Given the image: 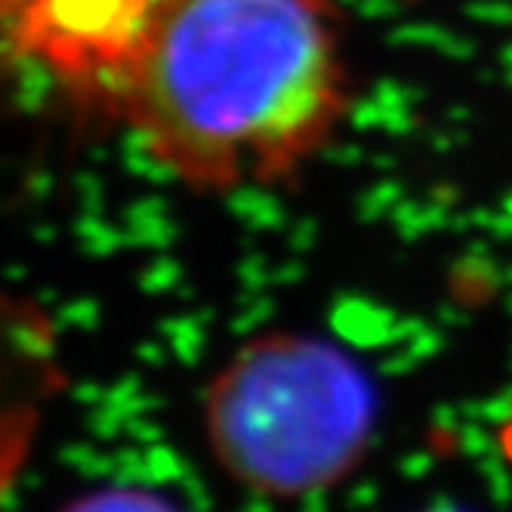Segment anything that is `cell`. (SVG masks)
Returning <instances> with one entry per match:
<instances>
[{"mask_svg":"<svg viewBox=\"0 0 512 512\" xmlns=\"http://www.w3.org/2000/svg\"><path fill=\"white\" fill-rule=\"evenodd\" d=\"M349 96L331 0H152L99 108L195 192H235L297 176Z\"/></svg>","mask_w":512,"mask_h":512,"instance_id":"1","label":"cell"},{"mask_svg":"<svg viewBox=\"0 0 512 512\" xmlns=\"http://www.w3.org/2000/svg\"><path fill=\"white\" fill-rule=\"evenodd\" d=\"M377 411V389L355 355L297 331L241 343L201 398L210 457L266 500H303L346 482L374 445Z\"/></svg>","mask_w":512,"mask_h":512,"instance_id":"2","label":"cell"},{"mask_svg":"<svg viewBox=\"0 0 512 512\" xmlns=\"http://www.w3.org/2000/svg\"><path fill=\"white\" fill-rule=\"evenodd\" d=\"M152 0H4L10 44L84 105H102Z\"/></svg>","mask_w":512,"mask_h":512,"instance_id":"3","label":"cell"},{"mask_svg":"<svg viewBox=\"0 0 512 512\" xmlns=\"http://www.w3.org/2000/svg\"><path fill=\"white\" fill-rule=\"evenodd\" d=\"M62 512H179V506L152 488L108 485L71 500Z\"/></svg>","mask_w":512,"mask_h":512,"instance_id":"4","label":"cell"},{"mask_svg":"<svg viewBox=\"0 0 512 512\" xmlns=\"http://www.w3.org/2000/svg\"><path fill=\"white\" fill-rule=\"evenodd\" d=\"M442 512H445V509H442Z\"/></svg>","mask_w":512,"mask_h":512,"instance_id":"5","label":"cell"}]
</instances>
